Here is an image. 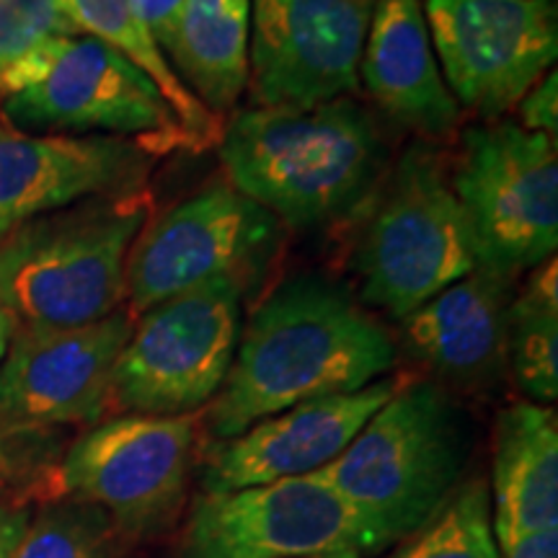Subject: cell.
<instances>
[{
    "label": "cell",
    "instance_id": "6da1fadb",
    "mask_svg": "<svg viewBox=\"0 0 558 558\" xmlns=\"http://www.w3.org/2000/svg\"><path fill=\"white\" fill-rule=\"evenodd\" d=\"M393 365L396 341L373 311L337 279L300 271L269 290L241 326L205 427L230 439L298 403L362 390Z\"/></svg>",
    "mask_w": 558,
    "mask_h": 558
},
{
    "label": "cell",
    "instance_id": "7a4b0ae2",
    "mask_svg": "<svg viewBox=\"0 0 558 558\" xmlns=\"http://www.w3.org/2000/svg\"><path fill=\"white\" fill-rule=\"evenodd\" d=\"M218 153L233 190L300 230L357 213L388 163L378 122L354 96L233 111Z\"/></svg>",
    "mask_w": 558,
    "mask_h": 558
},
{
    "label": "cell",
    "instance_id": "3957f363",
    "mask_svg": "<svg viewBox=\"0 0 558 558\" xmlns=\"http://www.w3.org/2000/svg\"><path fill=\"white\" fill-rule=\"evenodd\" d=\"M469 432L458 403L429 380L401 383L360 435L318 473L352 509L357 548L396 546L460 486Z\"/></svg>",
    "mask_w": 558,
    "mask_h": 558
},
{
    "label": "cell",
    "instance_id": "277c9868",
    "mask_svg": "<svg viewBox=\"0 0 558 558\" xmlns=\"http://www.w3.org/2000/svg\"><path fill=\"white\" fill-rule=\"evenodd\" d=\"M150 186L99 194L0 235V295L21 326H86L128 305V259Z\"/></svg>",
    "mask_w": 558,
    "mask_h": 558
},
{
    "label": "cell",
    "instance_id": "5b68a950",
    "mask_svg": "<svg viewBox=\"0 0 558 558\" xmlns=\"http://www.w3.org/2000/svg\"><path fill=\"white\" fill-rule=\"evenodd\" d=\"M367 199L349 254L365 308L401 320L478 267L471 222L429 145H411Z\"/></svg>",
    "mask_w": 558,
    "mask_h": 558
},
{
    "label": "cell",
    "instance_id": "8992f818",
    "mask_svg": "<svg viewBox=\"0 0 558 558\" xmlns=\"http://www.w3.org/2000/svg\"><path fill=\"white\" fill-rule=\"evenodd\" d=\"M0 109L34 135L120 137L156 158L197 150L156 83L88 34H60L26 52L0 81Z\"/></svg>",
    "mask_w": 558,
    "mask_h": 558
},
{
    "label": "cell",
    "instance_id": "52a82bcc",
    "mask_svg": "<svg viewBox=\"0 0 558 558\" xmlns=\"http://www.w3.org/2000/svg\"><path fill=\"white\" fill-rule=\"evenodd\" d=\"M448 177L471 222L478 267L518 277L556 256V137L509 120L473 124L460 135Z\"/></svg>",
    "mask_w": 558,
    "mask_h": 558
},
{
    "label": "cell",
    "instance_id": "ba28073f",
    "mask_svg": "<svg viewBox=\"0 0 558 558\" xmlns=\"http://www.w3.org/2000/svg\"><path fill=\"white\" fill-rule=\"evenodd\" d=\"M243 279H215L135 316L111 375L109 409L181 416L207 409L233 365Z\"/></svg>",
    "mask_w": 558,
    "mask_h": 558
},
{
    "label": "cell",
    "instance_id": "9c48e42d",
    "mask_svg": "<svg viewBox=\"0 0 558 558\" xmlns=\"http://www.w3.org/2000/svg\"><path fill=\"white\" fill-rule=\"evenodd\" d=\"M279 241V220L226 179L153 213L128 259V308L140 316L215 279L259 275Z\"/></svg>",
    "mask_w": 558,
    "mask_h": 558
},
{
    "label": "cell",
    "instance_id": "30bf717a",
    "mask_svg": "<svg viewBox=\"0 0 558 558\" xmlns=\"http://www.w3.org/2000/svg\"><path fill=\"white\" fill-rule=\"evenodd\" d=\"M197 429V414L107 418L75 439L58 484L68 499L104 509L124 535L158 533L186 494Z\"/></svg>",
    "mask_w": 558,
    "mask_h": 558
},
{
    "label": "cell",
    "instance_id": "8fae6325",
    "mask_svg": "<svg viewBox=\"0 0 558 558\" xmlns=\"http://www.w3.org/2000/svg\"><path fill=\"white\" fill-rule=\"evenodd\" d=\"M432 47L460 109L497 122L554 70L556 0H424Z\"/></svg>",
    "mask_w": 558,
    "mask_h": 558
},
{
    "label": "cell",
    "instance_id": "7c38bea8",
    "mask_svg": "<svg viewBox=\"0 0 558 558\" xmlns=\"http://www.w3.org/2000/svg\"><path fill=\"white\" fill-rule=\"evenodd\" d=\"M375 0H251L248 107H316L360 94Z\"/></svg>",
    "mask_w": 558,
    "mask_h": 558
},
{
    "label": "cell",
    "instance_id": "4fadbf2b",
    "mask_svg": "<svg viewBox=\"0 0 558 558\" xmlns=\"http://www.w3.org/2000/svg\"><path fill=\"white\" fill-rule=\"evenodd\" d=\"M135 313L128 305L86 326H16L0 362V427L96 424L109 409L111 375Z\"/></svg>",
    "mask_w": 558,
    "mask_h": 558
},
{
    "label": "cell",
    "instance_id": "5bb4252c",
    "mask_svg": "<svg viewBox=\"0 0 558 558\" xmlns=\"http://www.w3.org/2000/svg\"><path fill=\"white\" fill-rule=\"evenodd\" d=\"M357 546L352 509L320 473L205 494L194 501L181 558H303Z\"/></svg>",
    "mask_w": 558,
    "mask_h": 558
},
{
    "label": "cell",
    "instance_id": "9a60e30c",
    "mask_svg": "<svg viewBox=\"0 0 558 558\" xmlns=\"http://www.w3.org/2000/svg\"><path fill=\"white\" fill-rule=\"evenodd\" d=\"M158 160L120 137L34 135L0 109V235L78 199L148 186Z\"/></svg>",
    "mask_w": 558,
    "mask_h": 558
},
{
    "label": "cell",
    "instance_id": "2e32d148",
    "mask_svg": "<svg viewBox=\"0 0 558 558\" xmlns=\"http://www.w3.org/2000/svg\"><path fill=\"white\" fill-rule=\"evenodd\" d=\"M399 386L401 378H380L354 393L298 403L251 424L241 435L220 439L202 471L205 494L318 473L349 448Z\"/></svg>",
    "mask_w": 558,
    "mask_h": 558
},
{
    "label": "cell",
    "instance_id": "e0dca14e",
    "mask_svg": "<svg viewBox=\"0 0 558 558\" xmlns=\"http://www.w3.org/2000/svg\"><path fill=\"white\" fill-rule=\"evenodd\" d=\"M360 88L380 114L424 140L456 135L463 109L439 70L422 0H375Z\"/></svg>",
    "mask_w": 558,
    "mask_h": 558
},
{
    "label": "cell",
    "instance_id": "ac0fdd59",
    "mask_svg": "<svg viewBox=\"0 0 558 558\" xmlns=\"http://www.w3.org/2000/svg\"><path fill=\"white\" fill-rule=\"evenodd\" d=\"M512 300L514 277L476 267L399 320L403 344L439 378L492 386L507 365Z\"/></svg>",
    "mask_w": 558,
    "mask_h": 558
},
{
    "label": "cell",
    "instance_id": "d6986e66",
    "mask_svg": "<svg viewBox=\"0 0 558 558\" xmlns=\"http://www.w3.org/2000/svg\"><path fill=\"white\" fill-rule=\"evenodd\" d=\"M494 541L558 527V418L550 407L512 403L494 429Z\"/></svg>",
    "mask_w": 558,
    "mask_h": 558
},
{
    "label": "cell",
    "instance_id": "ffe728a7",
    "mask_svg": "<svg viewBox=\"0 0 558 558\" xmlns=\"http://www.w3.org/2000/svg\"><path fill=\"white\" fill-rule=\"evenodd\" d=\"M251 0H186L166 60L209 114H233L248 86Z\"/></svg>",
    "mask_w": 558,
    "mask_h": 558
},
{
    "label": "cell",
    "instance_id": "44dd1931",
    "mask_svg": "<svg viewBox=\"0 0 558 558\" xmlns=\"http://www.w3.org/2000/svg\"><path fill=\"white\" fill-rule=\"evenodd\" d=\"M58 5L75 32L88 34V37L109 45L111 50L128 58L132 65H137L156 83L163 99L171 104L173 114L179 117V122L192 135L197 150L218 145L222 122L209 114L197 96L181 83L177 70L160 52L156 39L135 19L130 0H58Z\"/></svg>",
    "mask_w": 558,
    "mask_h": 558
},
{
    "label": "cell",
    "instance_id": "7402d4cb",
    "mask_svg": "<svg viewBox=\"0 0 558 558\" xmlns=\"http://www.w3.org/2000/svg\"><path fill=\"white\" fill-rule=\"evenodd\" d=\"M507 365L522 393L548 407L558 399V262L530 269L509 308Z\"/></svg>",
    "mask_w": 558,
    "mask_h": 558
},
{
    "label": "cell",
    "instance_id": "603a6c76",
    "mask_svg": "<svg viewBox=\"0 0 558 558\" xmlns=\"http://www.w3.org/2000/svg\"><path fill=\"white\" fill-rule=\"evenodd\" d=\"M388 558H499L484 481L458 486L435 518L403 538Z\"/></svg>",
    "mask_w": 558,
    "mask_h": 558
},
{
    "label": "cell",
    "instance_id": "cb8c5ba5",
    "mask_svg": "<svg viewBox=\"0 0 558 558\" xmlns=\"http://www.w3.org/2000/svg\"><path fill=\"white\" fill-rule=\"evenodd\" d=\"M124 535L88 501L65 499L34 514L13 558H122Z\"/></svg>",
    "mask_w": 558,
    "mask_h": 558
},
{
    "label": "cell",
    "instance_id": "d4e9b609",
    "mask_svg": "<svg viewBox=\"0 0 558 558\" xmlns=\"http://www.w3.org/2000/svg\"><path fill=\"white\" fill-rule=\"evenodd\" d=\"M78 34L58 0H0V81L39 41Z\"/></svg>",
    "mask_w": 558,
    "mask_h": 558
},
{
    "label": "cell",
    "instance_id": "484cf974",
    "mask_svg": "<svg viewBox=\"0 0 558 558\" xmlns=\"http://www.w3.org/2000/svg\"><path fill=\"white\" fill-rule=\"evenodd\" d=\"M518 122L522 130L541 132V135L556 137L558 132V75L556 70H548L543 78L527 90L514 107Z\"/></svg>",
    "mask_w": 558,
    "mask_h": 558
},
{
    "label": "cell",
    "instance_id": "4316f807",
    "mask_svg": "<svg viewBox=\"0 0 558 558\" xmlns=\"http://www.w3.org/2000/svg\"><path fill=\"white\" fill-rule=\"evenodd\" d=\"M184 5L186 0H130L132 13L150 32V37L156 39L160 52H163V45L169 41L173 24H177Z\"/></svg>",
    "mask_w": 558,
    "mask_h": 558
},
{
    "label": "cell",
    "instance_id": "83f0119b",
    "mask_svg": "<svg viewBox=\"0 0 558 558\" xmlns=\"http://www.w3.org/2000/svg\"><path fill=\"white\" fill-rule=\"evenodd\" d=\"M497 543L499 558H558V527L509 535Z\"/></svg>",
    "mask_w": 558,
    "mask_h": 558
},
{
    "label": "cell",
    "instance_id": "f1b7e54d",
    "mask_svg": "<svg viewBox=\"0 0 558 558\" xmlns=\"http://www.w3.org/2000/svg\"><path fill=\"white\" fill-rule=\"evenodd\" d=\"M29 509L0 501V558H13L21 538H24L26 527H29Z\"/></svg>",
    "mask_w": 558,
    "mask_h": 558
},
{
    "label": "cell",
    "instance_id": "f546056e",
    "mask_svg": "<svg viewBox=\"0 0 558 558\" xmlns=\"http://www.w3.org/2000/svg\"><path fill=\"white\" fill-rule=\"evenodd\" d=\"M19 320L11 311H0V362H3L5 352H9V344L13 339V331H16Z\"/></svg>",
    "mask_w": 558,
    "mask_h": 558
},
{
    "label": "cell",
    "instance_id": "4dcf8cb0",
    "mask_svg": "<svg viewBox=\"0 0 558 558\" xmlns=\"http://www.w3.org/2000/svg\"><path fill=\"white\" fill-rule=\"evenodd\" d=\"M303 558H362V550L357 546H339V548L320 550V554L303 556Z\"/></svg>",
    "mask_w": 558,
    "mask_h": 558
},
{
    "label": "cell",
    "instance_id": "1f68e13d",
    "mask_svg": "<svg viewBox=\"0 0 558 558\" xmlns=\"http://www.w3.org/2000/svg\"><path fill=\"white\" fill-rule=\"evenodd\" d=\"M5 481H9V460H5L3 450H0V492L5 488Z\"/></svg>",
    "mask_w": 558,
    "mask_h": 558
},
{
    "label": "cell",
    "instance_id": "d6a6232c",
    "mask_svg": "<svg viewBox=\"0 0 558 558\" xmlns=\"http://www.w3.org/2000/svg\"><path fill=\"white\" fill-rule=\"evenodd\" d=\"M0 311H9V308H5V303H3V295H0Z\"/></svg>",
    "mask_w": 558,
    "mask_h": 558
}]
</instances>
